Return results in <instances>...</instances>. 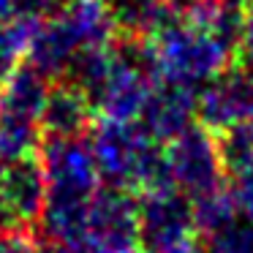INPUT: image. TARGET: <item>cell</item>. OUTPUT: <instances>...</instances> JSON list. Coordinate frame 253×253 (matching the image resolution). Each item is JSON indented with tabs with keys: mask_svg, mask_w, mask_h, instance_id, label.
I'll list each match as a JSON object with an SVG mask.
<instances>
[{
	"mask_svg": "<svg viewBox=\"0 0 253 253\" xmlns=\"http://www.w3.org/2000/svg\"><path fill=\"white\" fill-rule=\"evenodd\" d=\"M242 39V14L218 25H204L180 14L144 39L155 63L158 82H174L196 90L237 63Z\"/></svg>",
	"mask_w": 253,
	"mask_h": 253,
	"instance_id": "6da1fadb",
	"label": "cell"
},
{
	"mask_svg": "<svg viewBox=\"0 0 253 253\" xmlns=\"http://www.w3.org/2000/svg\"><path fill=\"white\" fill-rule=\"evenodd\" d=\"M95 164L101 180L128 188L133 193H150L174 188L166 164V144L153 139L136 123L98 117L90 131Z\"/></svg>",
	"mask_w": 253,
	"mask_h": 253,
	"instance_id": "7a4b0ae2",
	"label": "cell"
},
{
	"mask_svg": "<svg viewBox=\"0 0 253 253\" xmlns=\"http://www.w3.org/2000/svg\"><path fill=\"white\" fill-rule=\"evenodd\" d=\"M41 164L46 174V210L44 212H71L87 210L101 182L93 142L87 136L41 139Z\"/></svg>",
	"mask_w": 253,
	"mask_h": 253,
	"instance_id": "3957f363",
	"label": "cell"
},
{
	"mask_svg": "<svg viewBox=\"0 0 253 253\" xmlns=\"http://www.w3.org/2000/svg\"><path fill=\"white\" fill-rule=\"evenodd\" d=\"M199 240L193 204L182 191L139 193V245L153 253H191Z\"/></svg>",
	"mask_w": 253,
	"mask_h": 253,
	"instance_id": "277c9868",
	"label": "cell"
},
{
	"mask_svg": "<svg viewBox=\"0 0 253 253\" xmlns=\"http://www.w3.org/2000/svg\"><path fill=\"white\" fill-rule=\"evenodd\" d=\"M166 164L174 188L185 193L191 202L210 196L226 185L218 139L199 123L166 144Z\"/></svg>",
	"mask_w": 253,
	"mask_h": 253,
	"instance_id": "5b68a950",
	"label": "cell"
},
{
	"mask_svg": "<svg viewBox=\"0 0 253 253\" xmlns=\"http://www.w3.org/2000/svg\"><path fill=\"white\" fill-rule=\"evenodd\" d=\"M90 253H126L139 248V193L101 185L87 210Z\"/></svg>",
	"mask_w": 253,
	"mask_h": 253,
	"instance_id": "8992f818",
	"label": "cell"
},
{
	"mask_svg": "<svg viewBox=\"0 0 253 253\" xmlns=\"http://www.w3.org/2000/svg\"><path fill=\"white\" fill-rule=\"evenodd\" d=\"M46 210V174L41 155L3 161L0 169V229H39Z\"/></svg>",
	"mask_w": 253,
	"mask_h": 253,
	"instance_id": "52a82bcc",
	"label": "cell"
},
{
	"mask_svg": "<svg viewBox=\"0 0 253 253\" xmlns=\"http://www.w3.org/2000/svg\"><path fill=\"white\" fill-rule=\"evenodd\" d=\"M196 123L215 136L253 123V71L234 63L210 79L196 101Z\"/></svg>",
	"mask_w": 253,
	"mask_h": 253,
	"instance_id": "ba28073f",
	"label": "cell"
},
{
	"mask_svg": "<svg viewBox=\"0 0 253 253\" xmlns=\"http://www.w3.org/2000/svg\"><path fill=\"white\" fill-rule=\"evenodd\" d=\"M196 101L199 93L193 87L174 82H158L142 109L139 126L153 139H158L161 144H169L171 139L185 133L191 126H196Z\"/></svg>",
	"mask_w": 253,
	"mask_h": 253,
	"instance_id": "9c48e42d",
	"label": "cell"
},
{
	"mask_svg": "<svg viewBox=\"0 0 253 253\" xmlns=\"http://www.w3.org/2000/svg\"><path fill=\"white\" fill-rule=\"evenodd\" d=\"M98 112L87 93L71 84L68 79H55L41 115V136L44 139H71L87 136L93 131Z\"/></svg>",
	"mask_w": 253,
	"mask_h": 253,
	"instance_id": "30bf717a",
	"label": "cell"
},
{
	"mask_svg": "<svg viewBox=\"0 0 253 253\" xmlns=\"http://www.w3.org/2000/svg\"><path fill=\"white\" fill-rule=\"evenodd\" d=\"M36 25L39 22H30V19L22 17L0 19V82L25 60V52H28Z\"/></svg>",
	"mask_w": 253,
	"mask_h": 253,
	"instance_id": "8fae6325",
	"label": "cell"
},
{
	"mask_svg": "<svg viewBox=\"0 0 253 253\" xmlns=\"http://www.w3.org/2000/svg\"><path fill=\"white\" fill-rule=\"evenodd\" d=\"M193 215H196V229H199V237H202V240L240 218V215H237V207L231 204L229 193H226V185L220 188V191L210 193V196L196 199V202H193Z\"/></svg>",
	"mask_w": 253,
	"mask_h": 253,
	"instance_id": "7c38bea8",
	"label": "cell"
},
{
	"mask_svg": "<svg viewBox=\"0 0 253 253\" xmlns=\"http://www.w3.org/2000/svg\"><path fill=\"white\" fill-rule=\"evenodd\" d=\"M207 253H253V220L237 218L220 231L204 237Z\"/></svg>",
	"mask_w": 253,
	"mask_h": 253,
	"instance_id": "4fadbf2b",
	"label": "cell"
},
{
	"mask_svg": "<svg viewBox=\"0 0 253 253\" xmlns=\"http://www.w3.org/2000/svg\"><path fill=\"white\" fill-rule=\"evenodd\" d=\"M226 193L237 207V215L253 220V166L226 177Z\"/></svg>",
	"mask_w": 253,
	"mask_h": 253,
	"instance_id": "5bb4252c",
	"label": "cell"
},
{
	"mask_svg": "<svg viewBox=\"0 0 253 253\" xmlns=\"http://www.w3.org/2000/svg\"><path fill=\"white\" fill-rule=\"evenodd\" d=\"M39 248L36 229H0V253H39Z\"/></svg>",
	"mask_w": 253,
	"mask_h": 253,
	"instance_id": "9a60e30c",
	"label": "cell"
},
{
	"mask_svg": "<svg viewBox=\"0 0 253 253\" xmlns=\"http://www.w3.org/2000/svg\"><path fill=\"white\" fill-rule=\"evenodd\" d=\"M242 3V39L237 63L248 71H253V0H240Z\"/></svg>",
	"mask_w": 253,
	"mask_h": 253,
	"instance_id": "2e32d148",
	"label": "cell"
},
{
	"mask_svg": "<svg viewBox=\"0 0 253 253\" xmlns=\"http://www.w3.org/2000/svg\"><path fill=\"white\" fill-rule=\"evenodd\" d=\"M14 17V0H0V19Z\"/></svg>",
	"mask_w": 253,
	"mask_h": 253,
	"instance_id": "e0dca14e",
	"label": "cell"
},
{
	"mask_svg": "<svg viewBox=\"0 0 253 253\" xmlns=\"http://www.w3.org/2000/svg\"><path fill=\"white\" fill-rule=\"evenodd\" d=\"M126 253H153V251H147V248H144V251H139V248H133V251H126Z\"/></svg>",
	"mask_w": 253,
	"mask_h": 253,
	"instance_id": "ac0fdd59",
	"label": "cell"
},
{
	"mask_svg": "<svg viewBox=\"0 0 253 253\" xmlns=\"http://www.w3.org/2000/svg\"><path fill=\"white\" fill-rule=\"evenodd\" d=\"M0 169H3V158H0Z\"/></svg>",
	"mask_w": 253,
	"mask_h": 253,
	"instance_id": "d6986e66",
	"label": "cell"
}]
</instances>
